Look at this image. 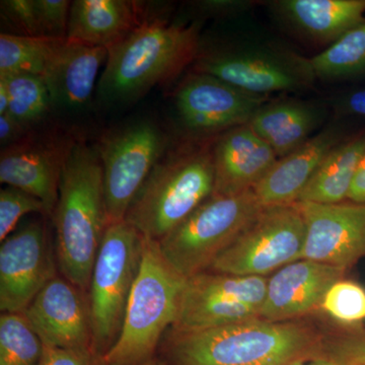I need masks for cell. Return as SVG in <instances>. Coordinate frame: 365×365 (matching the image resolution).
I'll use <instances>...</instances> for the list:
<instances>
[{"label":"cell","mask_w":365,"mask_h":365,"mask_svg":"<svg viewBox=\"0 0 365 365\" xmlns=\"http://www.w3.org/2000/svg\"><path fill=\"white\" fill-rule=\"evenodd\" d=\"M277 7L300 32L330 44L365 21V0H282Z\"/></svg>","instance_id":"cell-21"},{"label":"cell","mask_w":365,"mask_h":365,"mask_svg":"<svg viewBox=\"0 0 365 365\" xmlns=\"http://www.w3.org/2000/svg\"><path fill=\"white\" fill-rule=\"evenodd\" d=\"M29 213L47 215L44 203L26 192L7 186L0 192V241L14 232L19 220Z\"/></svg>","instance_id":"cell-31"},{"label":"cell","mask_w":365,"mask_h":365,"mask_svg":"<svg viewBox=\"0 0 365 365\" xmlns=\"http://www.w3.org/2000/svg\"><path fill=\"white\" fill-rule=\"evenodd\" d=\"M263 208L253 190L237 195H212L158 242L160 252L188 279L207 272Z\"/></svg>","instance_id":"cell-7"},{"label":"cell","mask_w":365,"mask_h":365,"mask_svg":"<svg viewBox=\"0 0 365 365\" xmlns=\"http://www.w3.org/2000/svg\"><path fill=\"white\" fill-rule=\"evenodd\" d=\"M76 140L57 132H30L19 143L2 148L0 182L39 199L47 215H52L62 170Z\"/></svg>","instance_id":"cell-12"},{"label":"cell","mask_w":365,"mask_h":365,"mask_svg":"<svg viewBox=\"0 0 365 365\" xmlns=\"http://www.w3.org/2000/svg\"><path fill=\"white\" fill-rule=\"evenodd\" d=\"M197 51L195 26L144 19L124 39L108 48L107 61L98 83V98L108 105L134 102L175 78L197 58Z\"/></svg>","instance_id":"cell-3"},{"label":"cell","mask_w":365,"mask_h":365,"mask_svg":"<svg viewBox=\"0 0 365 365\" xmlns=\"http://www.w3.org/2000/svg\"><path fill=\"white\" fill-rule=\"evenodd\" d=\"M307 362H299V364H297L294 365H335L332 364L331 361H328V360L321 359V360H314V361H312L309 364H306Z\"/></svg>","instance_id":"cell-40"},{"label":"cell","mask_w":365,"mask_h":365,"mask_svg":"<svg viewBox=\"0 0 365 365\" xmlns=\"http://www.w3.org/2000/svg\"><path fill=\"white\" fill-rule=\"evenodd\" d=\"M144 21L138 4L127 0H76L71 2L66 39L109 48Z\"/></svg>","instance_id":"cell-20"},{"label":"cell","mask_w":365,"mask_h":365,"mask_svg":"<svg viewBox=\"0 0 365 365\" xmlns=\"http://www.w3.org/2000/svg\"><path fill=\"white\" fill-rule=\"evenodd\" d=\"M11 33L0 35V76L30 73L43 78L60 41Z\"/></svg>","instance_id":"cell-27"},{"label":"cell","mask_w":365,"mask_h":365,"mask_svg":"<svg viewBox=\"0 0 365 365\" xmlns=\"http://www.w3.org/2000/svg\"><path fill=\"white\" fill-rule=\"evenodd\" d=\"M314 79L339 81L365 76V21L307 59Z\"/></svg>","instance_id":"cell-24"},{"label":"cell","mask_w":365,"mask_h":365,"mask_svg":"<svg viewBox=\"0 0 365 365\" xmlns=\"http://www.w3.org/2000/svg\"><path fill=\"white\" fill-rule=\"evenodd\" d=\"M43 37L66 39L71 2L67 0H35Z\"/></svg>","instance_id":"cell-32"},{"label":"cell","mask_w":365,"mask_h":365,"mask_svg":"<svg viewBox=\"0 0 365 365\" xmlns=\"http://www.w3.org/2000/svg\"><path fill=\"white\" fill-rule=\"evenodd\" d=\"M30 132L26 131L9 113L0 115V143H1L2 148L19 143Z\"/></svg>","instance_id":"cell-35"},{"label":"cell","mask_w":365,"mask_h":365,"mask_svg":"<svg viewBox=\"0 0 365 365\" xmlns=\"http://www.w3.org/2000/svg\"><path fill=\"white\" fill-rule=\"evenodd\" d=\"M38 365H107L103 355L93 348L71 349V348L43 346L42 356Z\"/></svg>","instance_id":"cell-34"},{"label":"cell","mask_w":365,"mask_h":365,"mask_svg":"<svg viewBox=\"0 0 365 365\" xmlns=\"http://www.w3.org/2000/svg\"><path fill=\"white\" fill-rule=\"evenodd\" d=\"M341 110L346 114L365 117V90L353 91L341 102Z\"/></svg>","instance_id":"cell-37"},{"label":"cell","mask_w":365,"mask_h":365,"mask_svg":"<svg viewBox=\"0 0 365 365\" xmlns=\"http://www.w3.org/2000/svg\"><path fill=\"white\" fill-rule=\"evenodd\" d=\"M9 93V114L26 131L40 129L53 111L44 79L30 73L0 76Z\"/></svg>","instance_id":"cell-26"},{"label":"cell","mask_w":365,"mask_h":365,"mask_svg":"<svg viewBox=\"0 0 365 365\" xmlns=\"http://www.w3.org/2000/svg\"><path fill=\"white\" fill-rule=\"evenodd\" d=\"M340 141L339 132L326 129L289 155L278 158L253 188L261 205L271 207L297 203L329 151Z\"/></svg>","instance_id":"cell-19"},{"label":"cell","mask_w":365,"mask_h":365,"mask_svg":"<svg viewBox=\"0 0 365 365\" xmlns=\"http://www.w3.org/2000/svg\"><path fill=\"white\" fill-rule=\"evenodd\" d=\"M297 204L306 222L302 259L348 271L365 257V203Z\"/></svg>","instance_id":"cell-14"},{"label":"cell","mask_w":365,"mask_h":365,"mask_svg":"<svg viewBox=\"0 0 365 365\" xmlns=\"http://www.w3.org/2000/svg\"><path fill=\"white\" fill-rule=\"evenodd\" d=\"M265 101L266 97L197 72L182 81L175 95L180 121L196 139H207L248 124Z\"/></svg>","instance_id":"cell-11"},{"label":"cell","mask_w":365,"mask_h":365,"mask_svg":"<svg viewBox=\"0 0 365 365\" xmlns=\"http://www.w3.org/2000/svg\"><path fill=\"white\" fill-rule=\"evenodd\" d=\"M326 330L307 319L242 323L179 332L163 341L165 365H294L322 359Z\"/></svg>","instance_id":"cell-1"},{"label":"cell","mask_w":365,"mask_h":365,"mask_svg":"<svg viewBox=\"0 0 365 365\" xmlns=\"http://www.w3.org/2000/svg\"><path fill=\"white\" fill-rule=\"evenodd\" d=\"M23 314L44 345L93 348L88 299L63 276L50 280Z\"/></svg>","instance_id":"cell-15"},{"label":"cell","mask_w":365,"mask_h":365,"mask_svg":"<svg viewBox=\"0 0 365 365\" xmlns=\"http://www.w3.org/2000/svg\"><path fill=\"white\" fill-rule=\"evenodd\" d=\"M347 272L307 259L288 264L268 278L260 318L271 322L307 319L321 309L329 288L344 279Z\"/></svg>","instance_id":"cell-16"},{"label":"cell","mask_w":365,"mask_h":365,"mask_svg":"<svg viewBox=\"0 0 365 365\" xmlns=\"http://www.w3.org/2000/svg\"><path fill=\"white\" fill-rule=\"evenodd\" d=\"M212 144L191 143L168 151L128 209L125 222L160 242L215 193Z\"/></svg>","instance_id":"cell-4"},{"label":"cell","mask_w":365,"mask_h":365,"mask_svg":"<svg viewBox=\"0 0 365 365\" xmlns=\"http://www.w3.org/2000/svg\"><path fill=\"white\" fill-rule=\"evenodd\" d=\"M319 309L338 326L361 327L365 321V287L346 278L337 281L329 288Z\"/></svg>","instance_id":"cell-29"},{"label":"cell","mask_w":365,"mask_h":365,"mask_svg":"<svg viewBox=\"0 0 365 365\" xmlns=\"http://www.w3.org/2000/svg\"><path fill=\"white\" fill-rule=\"evenodd\" d=\"M359 365H365V364H359Z\"/></svg>","instance_id":"cell-42"},{"label":"cell","mask_w":365,"mask_h":365,"mask_svg":"<svg viewBox=\"0 0 365 365\" xmlns=\"http://www.w3.org/2000/svg\"><path fill=\"white\" fill-rule=\"evenodd\" d=\"M188 278L170 266L158 242L143 237V259L121 332L105 355L107 365H141L155 359L176 322Z\"/></svg>","instance_id":"cell-5"},{"label":"cell","mask_w":365,"mask_h":365,"mask_svg":"<svg viewBox=\"0 0 365 365\" xmlns=\"http://www.w3.org/2000/svg\"><path fill=\"white\" fill-rule=\"evenodd\" d=\"M306 222L299 204L264 207L209 271L264 276L302 259Z\"/></svg>","instance_id":"cell-8"},{"label":"cell","mask_w":365,"mask_h":365,"mask_svg":"<svg viewBox=\"0 0 365 365\" xmlns=\"http://www.w3.org/2000/svg\"><path fill=\"white\" fill-rule=\"evenodd\" d=\"M364 155L365 133L340 141L319 165L297 202H344Z\"/></svg>","instance_id":"cell-23"},{"label":"cell","mask_w":365,"mask_h":365,"mask_svg":"<svg viewBox=\"0 0 365 365\" xmlns=\"http://www.w3.org/2000/svg\"><path fill=\"white\" fill-rule=\"evenodd\" d=\"M347 200L353 203H365V155L355 172Z\"/></svg>","instance_id":"cell-36"},{"label":"cell","mask_w":365,"mask_h":365,"mask_svg":"<svg viewBox=\"0 0 365 365\" xmlns=\"http://www.w3.org/2000/svg\"><path fill=\"white\" fill-rule=\"evenodd\" d=\"M321 359L328 360L335 365L365 364L364 326L337 325L326 330Z\"/></svg>","instance_id":"cell-30"},{"label":"cell","mask_w":365,"mask_h":365,"mask_svg":"<svg viewBox=\"0 0 365 365\" xmlns=\"http://www.w3.org/2000/svg\"><path fill=\"white\" fill-rule=\"evenodd\" d=\"M245 2L242 1H204L201 2V6L204 11H215V13H225V11H234L235 9H241L246 6Z\"/></svg>","instance_id":"cell-38"},{"label":"cell","mask_w":365,"mask_h":365,"mask_svg":"<svg viewBox=\"0 0 365 365\" xmlns=\"http://www.w3.org/2000/svg\"><path fill=\"white\" fill-rule=\"evenodd\" d=\"M52 217L62 276L86 292L109 225L97 146L79 140L72 146L62 170Z\"/></svg>","instance_id":"cell-2"},{"label":"cell","mask_w":365,"mask_h":365,"mask_svg":"<svg viewBox=\"0 0 365 365\" xmlns=\"http://www.w3.org/2000/svg\"><path fill=\"white\" fill-rule=\"evenodd\" d=\"M9 98L6 85L0 81V115L6 114L9 112Z\"/></svg>","instance_id":"cell-39"},{"label":"cell","mask_w":365,"mask_h":365,"mask_svg":"<svg viewBox=\"0 0 365 365\" xmlns=\"http://www.w3.org/2000/svg\"><path fill=\"white\" fill-rule=\"evenodd\" d=\"M215 193L230 196L253 190L278 158L248 124L216 137L212 148Z\"/></svg>","instance_id":"cell-17"},{"label":"cell","mask_w":365,"mask_h":365,"mask_svg":"<svg viewBox=\"0 0 365 365\" xmlns=\"http://www.w3.org/2000/svg\"><path fill=\"white\" fill-rule=\"evenodd\" d=\"M43 346L24 314H1L0 365H38Z\"/></svg>","instance_id":"cell-28"},{"label":"cell","mask_w":365,"mask_h":365,"mask_svg":"<svg viewBox=\"0 0 365 365\" xmlns=\"http://www.w3.org/2000/svg\"><path fill=\"white\" fill-rule=\"evenodd\" d=\"M143 237L129 225L110 223L88 287L93 349L105 356L116 342L143 259Z\"/></svg>","instance_id":"cell-6"},{"label":"cell","mask_w":365,"mask_h":365,"mask_svg":"<svg viewBox=\"0 0 365 365\" xmlns=\"http://www.w3.org/2000/svg\"><path fill=\"white\" fill-rule=\"evenodd\" d=\"M194 72L208 74L252 95L297 91L314 81L307 59L258 49L220 50L197 56Z\"/></svg>","instance_id":"cell-10"},{"label":"cell","mask_w":365,"mask_h":365,"mask_svg":"<svg viewBox=\"0 0 365 365\" xmlns=\"http://www.w3.org/2000/svg\"><path fill=\"white\" fill-rule=\"evenodd\" d=\"M44 225L31 222L0 247V309L23 314L56 276Z\"/></svg>","instance_id":"cell-13"},{"label":"cell","mask_w":365,"mask_h":365,"mask_svg":"<svg viewBox=\"0 0 365 365\" xmlns=\"http://www.w3.org/2000/svg\"><path fill=\"white\" fill-rule=\"evenodd\" d=\"M168 137L150 120L108 132L97 144L108 222H123L139 190L167 153Z\"/></svg>","instance_id":"cell-9"},{"label":"cell","mask_w":365,"mask_h":365,"mask_svg":"<svg viewBox=\"0 0 365 365\" xmlns=\"http://www.w3.org/2000/svg\"><path fill=\"white\" fill-rule=\"evenodd\" d=\"M107 58V48L60 41L42 78L53 110L73 111L90 104L98 71Z\"/></svg>","instance_id":"cell-18"},{"label":"cell","mask_w":365,"mask_h":365,"mask_svg":"<svg viewBox=\"0 0 365 365\" xmlns=\"http://www.w3.org/2000/svg\"><path fill=\"white\" fill-rule=\"evenodd\" d=\"M1 16L16 29V35L43 37L35 0H4L1 1Z\"/></svg>","instance_id":"cell-33"},{"label":"cell","mask_w":365,"mask_h":365,"mask_svg":"<svg viewBox=\"0 0 365 365\" xmlns=\"http://www.w3.org/2000/svg\"><path fill=\"white\" fill-rule=\"evenodd\" d=\"M141 365H165L163 364V361H160V360L158 359H151L150 361L145 362V364H141Z\"/></svg>","instance_id":"cell-41"},{"label":"cell","mask_w":365,"mask_h":365,"mask_svg":"<svg viewBox=\"0 0 365 365\" xmlns=\"http://www.w3.org/2000/svg\"><path fill=\"white\" fill-rule=\"evenodd\" d=\"M268 278L207 271L189 278L185 290L198 297L246 304L261 313L267 292Z\"/></svg>","instance_id":"cell-25"},{"label":"cell","mask_w":365,"mask_h":365,"mask_svg":"<svg viewBox=\"0 0 365 365\" xmlns=\"http://www.w3.org/2000/svg\"><path fill=\"white\" fill-rule=\"evenodd\" d=\"M319 120L313 106L287 101L262 106L248 125L281 158L306 143Z\"/></svg>","instance_id":"cell-22"}]
</instances>
